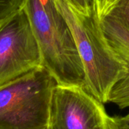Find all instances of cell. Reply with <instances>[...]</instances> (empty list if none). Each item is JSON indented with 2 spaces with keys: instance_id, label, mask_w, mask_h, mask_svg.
I'll return each instance as SVG.
<instances>
[{
  "instance_id": "8fae6325",
  "label": "cell",
  "mask_w": 129,
  "mask_h": 129,
  "mask_svg": "<svg viewBox=\"0 0 129 129\" xmlns=\"http://www.w3.org/2000/svg\"><path fill=\"white\" fill-rule=\"evenodd\" d=\"M124 117H125V119H127V120L129 122V113L127 114V115L124 116Z\"/></svg>"
},
{
  "instance_id": "52a82bcc",
  "label": "cell",
  "mask_w": 129,
  "mask_h": 129,
  "mask_svg": "<svg viewBox=\"0 0 129 129\" xmlns=\"http://www.w3.org/2000/svg\"><path fill=\"white\" fill-rule=\"evenodd\" d=\"M93 10L98 18H112L129 29V0H94Z\"/></svg>"
},
{
  "instance_id": "6da1fadb",
  "label": "cell",
  "mask_w": 129,
  "mask_h": 129,
  "mask_svg": "<svg viewBox=\"0 0 129 129\" xmlns=\"http://www.w3.org/2000/svg\"><path fill=\"white\" fill-rule=\"evenodd\" d=\"M39 46L42 67L57 85L85 88V73L72 31L54 0H26L23 6Z\"/></svg>"
},
{
  "instance_id": "277c9868",
  "label": "cell",
  "mask_w": 129,
  "mask_h": 129,
  "mask_svg": "<svg viewBox=\"0 0 129 129\" xmlns=\"http://www.w3.org/2000/svg\"><path fill=\"white\" fill-rule=\"evenodd\" d=\"M41 67L39 46L22 7L0 26V86Z\"/></svg>"
},
{
  "instance_id": "7a4b0ae2",
  "label": "cell",
  "mask_w": 129,
  "mask_h": 129,
  "mask_svg": "<svg viewBox=\"0 0 129 129\" xmlns=\"http://www.w3.org/2000/svg\"><path fill=\"white\" fill-rule=\"evenodd\" d=\"M54 2L74 37L85 70V89L107 104L111 89L125 74V64L106 42L94 10L91 14L84 15L67 0Z\"/></svg>"
},
{
  "instance_id": "5b68a950",
  "label": "cell",
  "mask_w": 129,
  "mask_h": 129,
  "mask_svg": "<svg viewBox=\"0 0 129 129\" xmlns=\"http://www.w3.org/2000/svg\"><path fill=\"white\" fill-rule=\"evenodd\" d=\"M46 129H113V116L85 88L57 84Z\"/></svg>"
},
{
  "instance_id": "7c38bea8",
  "label": "cell",
  "mask_w": 129,
  "mask_h": 129,
  "mask_svg": "<svg viewBox=\"0 0 129 129\" xmlns=\"http://www.w3.org/2000/svg\"><path fill=\"white\" fill-rule=\"evenodd\" d=\"M7 19H8V18H7ZM5 20H6V19H5V20H1V21H0V26L2 25V23H3L5 21Z\"/></svg>"
},
{
  "instance_id": "4fadbf2b",
  "label": "cell",
  "mask_w": 129,
  "mask_h": 129,
  "mask_svg": "<svg viewBox=\"0 0 129 129\" xmlns=\"http://www.w3.org/2000/svg\"><path fill=\"white\" fill-rule=\"evenodd\" d=\"M93 1H94V0H93Z\"/></svg>"
},
{
  "instance_id": "30bf717a",
  "label": "cell",
  "mask_w": 129,
  "mask_h": 129,
  "mask_svg": "<svg viewBox=\"0 0 129 129\" xmlns=\"http://www.w3.org/2000/svg\"><path fill=\"white\" fill-rule=\"evenodd\" d=\"M113 129H129V122L124 116H113Z\"/></svg>"
},
{
  "instance_id": "ba28073f",
  "label": "cell",
  "mask_w": 129,
  "mask_h": 129,
  "mask_svg": "<svg viewBox=\"0 0 129 129\" xmlns=\"http://www.w3.org/2000/svg\"><path fill=\"white\" fill-rule=\"evenodd\" d=\"M26 0H0V21L20 10Z\"/></svg>"
},
{
  "instance_id": "8992f818",
  "label": "cell",
  "mask_w": 129,
  "mask_h": 129,
  "mask_svg": "<svg viewBox=\"0 0 129 129\" xmlns=\"http://www.w3.org/2000/svg\"><path fill=\"white\" fill-rule=\"evenodd\" d=\"M97 19L106 42L126 69L124 76L111 89L107 103H112L119 109L129 108V29L112 18Z\"/></svg>"
},
{
  "instance_id": "9c48e42d",
  "label": "cell",
  "mask_w": 129,
  "mask_h": 129,
  "mask_svg": "<svg viewBox=\"0 0 129 129\" xmlns=\"http://www.w3.org/2000/svg\"><path fill=\"white\" fill-rule=\"evenodd\" d=\"M79 13L89 15L93 12V0H67Z\"/></svg>"
},
{
  "instance_id": "3957f363",
  "label": "cell",
  "mask_w": 129,
  "mask_h": 129,
  "mask_svg": "<svg viewBox=\"0 0 129 129\" xmlns=\"http://www.w3.org/2000/svg\"><path fill=\"white\" fill-rule=\"evenodd\" d=\"M56 85L41 67L0 86V129H46Z\"/></svg>"
}]
</instances>
